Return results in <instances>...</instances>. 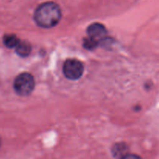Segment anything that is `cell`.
Here are the masks:
<instances>
[{
  "mask_svg": "<svg viewBox=\"0 0 159 159\" xmlns=\"http://www.w3.org/2000/svg\"><path fill=\"white\" fill-rule=\"evenodd\" d=\"M62 12L60 7L56 3L47 2L42 3L36 9L34 12V20L40 27H54L60 21Z\"/></svg>",
  "mask_w": 159,
  "mask_h": 159,
  "instance_id": "1",
  "label": "cell"
},
{
  "mask_svg": "<svg viewBox=\"0 0 159 159\" xmlns=\"http://www.w3.org/2000/svg\"><path fill=\"white\" fill-rule=\"evenodd\" d=\"M34 79L29 73H21L15 79L13 83L16 93L21 96H26L31 94L34 89Z\"/></svg>",
  "mask_w": 159,
  "mask_h": 159,
  "instance_id": "2",
  "label": "cell"
},
{
  "mask_svg": "<svg viewBox=\"0 0 159 159\" xmlns=\"http://www.w3.org/2000/svg\"><path fill=\"white\" fill-rule=\"evenodd\" d=\"M63 73L67 79L77 80L84 73V65L82 62L76 59H68L63 65Z\"/></svg>",
  "mask_w": 159,
  "mask_h": 159,
  "instance_id": "3",
  "label": "cell"
},
{
  "mask_svg": "<svg viewBox=\"0 0 159 159\" xmlns=\"http://www.w3.org/2000/svg\"><path fill=\"white\" fill-rule=\"evenodd\" d=\"M87 34L89 37L100 42L101 40H104V37L107 35V30L102 24L95 23L87 28Z\"/></svg>",
  "mask_w": 159,
  "mask_h": 159,
  "instance_id": "4",
  "label": "cell"
},
{
  "mask_svg": "<svg viewBox=\"0 0 159 159\" xmlns=\"http://www.w3.org/2000/svg\"><path fill=\"white\" fill-rule=\"evenodd\" d=\"M15 48L16 52L20 57H26L29 55L31 51V44L25 40H20Z\"/></svg>",
  "mask_w": 159,
  "mask_h": 159,
  "instance_id": "5",
  "label": "cell"
},
{
  "mask_svg": "<svg viewBox=\"0 0 159 159\" xmlns=\"http://www.w3.org/2000/svg\"><path fill=\"white\" fill-rule=\"evenodd\" d=\"M19 41L20 40L14 34H7V35H5L3 38L4 44L9 48H15Z\"/></svg>",
  "mask_w": 159,
  "mask_h": 159,
  "instance_id": "6",
  "label": "cell"
},
{
  "mask_svg": "<svg viewBox=\"0 0 159 159\" xmlns=\"http://www.w3.org/2000/svg\"><path fill=\"white\" fill-rule=\"evenodd\" d=\"M98 42L97 40H94L91 37H87L84 41V47L85 49L87 50H93L98 46Z\"/></svg>",
  "mask_w": 159,
  "mask_h": 159,
  "instance_id": "7",
  "label": "cell"
},
{
  "mask_svg": "<svg viewBox=\"0 0 159 159\" xmlns=\"http://www.w3.org/2000/svg\"><path fill=\"white\" fill-rule=\"evenodd\" d=\"M122 159H141L139 156L136 155H126Z\"/></svg>",
  "mask_w": 159,
  "mask_h": 159,
  "instance_id": "8",
  "label": "cell"
},
{
  "mask_svg": "<svg viewBox=\"0 0 159 159\" xmlns=\"http://www.w3.org/2000/svg\"><path fill=\"white\" fill-rule=\"evenodd\" d=\"M0 145H1V140H0Z\"/></svg>",
  "mask_w": 159,
  "mask_h": 159,
  "instance_id": "9",
  "label": "cell"
}]
</instances>
